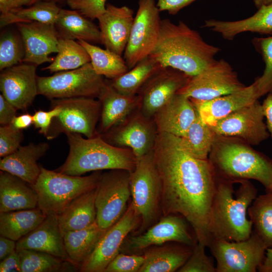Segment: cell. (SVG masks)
Masks as SVG:
<instances>
[{
	"mask_svg": "<svg viewBox=\"0 0 272 272\" xmlns=\"http://www.w3.org/2000/svg\"><path fill=\"white\" fill-rule=\"evenodd\" d=\"M23 249L46 252L69 261L57 216L47 215L39 226L17 241L16 250Z\"/></svg>",
	"mask_w": 272,
	"mask_h": 272,
	"instance_id": "cb8c5ba5",
	"label": "cell"
},
{
	"mask_svg": "<svg viewBox=\"0 0 272 272\" xmlns=\"http://www.w3.org/2000/svg\"><path fill=\"white\" fill-rule=\"evenodd\" d=\"M208 247L217 261L216 272H255L264 259L267 248L253 230L244 240L213 239Z\"/></svg>",
	"mask_w": 272,
	"mask_h": 272,
	"instance_id": "7c38bea8",
	"label": "cell"
},
{
	"mask_svg": "<svg viewBox=\"0 0 272 272\" xmlns=\"http://www.w3.org/2000/svg\"><path fill=\"white\" fill-rule=\"evenodd\" d=\"M247 213L252 223L253 231L266 248L272 247V192L256 196Z\"/></svg>",
	"mask_w": 272,
	"mask_h": 272,
	"instance_id": "ab89813d",
	"label": "cell"
},
{
	"mask_svg": "<svg viewBox=\"0 0 272 272\" xmlns=\"http://www.w3.org/2000/svg\"><path fill=\"white\" fill-rule=\"evenodd\" d=\"M162 66L149 55L120 77L108 80L117 92L126 95H136L148 79Z\"/></svg>",
	"mask_w": 272,
	"mask_h": 272,
	"instance_id": "e575fe53",
	"label": "cell"
},
{
	"mask_svg": "<svg viewBox=\"0 0 272 272\" xmlns=\"http://www.w3.org/2000/svg\"><path fill=\"white\" fill-rule=\"evenodd\" d=\"M215 137L210 126L197 112L196 118L185 134L179 138L183 147L189 154L197 159L207 160Z\"/></svg>",
	"mask_w": 272,
	"mask_h": 272,
	"instance_id": "8d00e7d4",
	"label": "cell"
},
{
	"mask_svg": "<svg viewBox=\"0 0 272 272\" xmlns=\"http://www.w3.org/2000/svg\"><path fill=\"white\" fill-rule=\"evenodd\" d=\"M96 188L76 198L57 215L62 235L84 229L96 222Z\"/></svg>",
	"mask_w": 272,
	"mask_h": 272,
	"instance_id": "f546056e",
	"label": "cell"
},
{
	"mask_svg": "<svg viewBox=\"0 0 272 272\" xmlns=\"http://www.w3.org/2000/svg\"><path fill=\"white\" fill-rule=\"evenodd\" d=\"M140 223L141 218L130 201L122 217L107 229L79 271L104 272L109 263L120 253L125 238L138 228Z\"/></svg>",
	"mask_w": 272,
	"mask_h": 272,
	"instance_id": "e0dca14e",
	"label": "cell"
},
{
	"mask_svg": "<svg viewBox=\"0 0 272 272\" xmlns=\"http://www.w3.org/2000/svg\"><path fill=\"white\" fill-rule=\"evenodd\" d=\"M57 50L53 61L42 70L57 73L77 69L91 62L90 56L86 49L74 40L59 38Z\"/></svg>",
	"mask_w": 272,
	"mask_h": 272,
	"instance_id": "74e56055",
	"label": "cell"
},
{
	"mask_svg": "<svg viewBox=\"0 0 272 272\" xmlns=\"http://www.w3.org/2000/svg\"><path fill=\"white\" fill-rule=\"evenodd\" d=\"M21 259V272H58L79 270L69 261L32 249L17 250Z\"/></svg>",
	"mask_w": 272,
	"mask_h": 272,
	"instance_id": "f35d334b",
	"label": "cell"
},
{
	"mask_svg": "<svg viewBox=\"0 0 272 272\" xmlns=\"http://www.w3.org/2000/svg\"><path fill=\"white\" fill-rule=\"evenodd\" d=\"M158 132L153 118L145 115L139 107L100 135L110 145L131 149L138 159L153 150Z\"/></svg>",
	"mask_w": 272,
	"mask_h": 272,
	"instance_id": "9a60e30c",
	"label": "cell"
},
{
	"mask_svg": "<svg viewBox=\"0 0 272 272\" xmlns=\"http://www.w3.org/2000/svg\"><path fill=\"white\" fill-rule=\"evenodd\" d=\"M24 135L23 130L10 124L0 127V157L3 158L16 152L21 146Z\"/></svg>",
	"mask_w": 272,
	"mask_h": 272,
	"instance_id": "ee69618b",
	"label": "cell"
},
{
	"mask_svg": "<svg viewBox=\"0 0 272 272\" xmlns=\"http://www.w3.org/2000/svg\"><path fill=\"white\" fill-rule=\"evenodd\" d=\"M220 49L206 42L184 22L162 20L158 40L150 56L163 67H170L189 77L196 75L216 59Z\"/></svg>",
	"mask_w": 272,
	"mask_h": 272,
	"instance_id": "7a4b0ae2",
	"label": "cell"
},
{
	"mask_svg": "<svg viewBox=\"0 0 272 272\" xmlns=\"http://www.w3.org/2000/svg\"><path fill=\"white\" fill-rule=\"evenodd\" d=\"M168 243L151 246L143 252L144 261L139 272L178 271L190 257L193 247L177 242Z\"/></svg>",
	"mask_w": 272,
	"mask_h": 272,
	"instance_id": "83f0119b",
	"label": "cell"
},
{
	"mask_svg": "<svg viewBox=\"0 0 272 272\" xmlns=\"http://www.w3.org/2000/svg\"><path fill=\"white\" fill-rule=\"evenodd\" d=\"M32 5V0H0V12L1 14H5L23 6Z\"/></svg>",
	"mask_w": 272,
	"mask_h": 272,
	"instance_id": "816d5d0a",
	"label": "cell"
},
{
	"mask_svg": "<svg viewBox=\"0 0 272 272\" xmlns=\"http://www.w3.org/2000/svg\"><path fill=\"white\" fill-rule=\"evenodd\" d=\"M65 0H32V3L33 4L39 1H52V2H54L58 3H62Z\"/></svg>",
	"mask_w": 272,
	"mask_h": 272,
	"instance_id": "680465c9",
	"label": "cell"
},
{
	"mask_svg": "<svg viewBox=\"0 0 272 272\" xmlns=\"http://www.w3.org/2000/svg\"><path fill=\"white\" fill-rule=\"evenodd\" d=\"M16 25L25 47L23 62L36 66L52 62L54 57L49 55L57 52L59 40L54 24L31 22L18 23Z\"/></svg>",
	"mask_w": 272,
	"mask_h": 272,
	"instance_id": "ffe728a7",
	"label": "cell"
},
{
	"mask_svg": "<svg viewBox=\"0 0 272 272\" xmlns=\"http://www.w3.org/2000/svg\"><path fill=\"white\" fill-rule=\"evenodd\" d=\"M170 242H179L192 247L198 242L192 228L180 215L162 216L144 232L128 236L121 246L120 253L143 254L151 246Z\"/></svg>",
	"mask_w": 272,
	"mask_h": 272,
	"instance_id": "8fae6325",
	"label": "cell"
},
{
	"mask_svg": "<svg viewBox=\"0 0 272 272\" xmlns=\"http://www.w3.org/2000/svg\"><path fill=\"white\" fill-rule=\"evenodd\" d=\"M252 43L265 64L262 75L253 82L259 98L272 93V35L266 37H254Z\"/></svg>",
	"mask_w": 272,
	"mask_h": 272,
	"instance_id": "b9f144b4",
	"label": "cell"
},
{
	"mask_svg": "<svg viewBox=\"0 0 272 272\" xmlns=\"http://www.w3.org/2000/svg\"><path fill=\"white\" fill-rule=\"evenodd\" d=\"M153 152L161 183L162 216H182L198 242L209 247L212 240L210 221L216 187L210 162L193 157L179 137L166 132H158Z\"/></svg>",
	"mask_w": 272,
	"mask_h": 272,
	"instance_id": "6da1fadb",
	"label": "cell"
},
{
	"mask_svg": "<svg viewBox=\"0 0 272 272\" xmlns=\"http://www.w3.org/2000/svg\"><path fill=\"white\" fill-rule=\"evenodd\" d=\"M54 26L59 38L101 43L99 28L76 10L61 9Z\"/></svg>",
	"mask_w": 272,
	"mask_h": 272,
	"instance_id": "1f68e13d",
	"label": "cell"
},
{
	"mask_svg": "<svg viewBox=\"0 0 272 272\" xmlns=\"http://www.w3.org/2000/svg\"><path fill=\"white\" fill-rule=\"evenodd\" d=\"M46 216L38 207L0 213V235L18 241L39 226Z\"/></svg>",
	"mask_w": 272,
	"mask_h": 272,
	"instance_id": "d6a6232c",
	"label": "cell"
},
{
	"mask_svg": "<svg viewBox=\"0 0 272 272\" xmlns=\"http://www.w3.org/2000/svg\"><path fill=\"white\" fill-rule=\"evenodd\" d=\"M245 86L230 64L221 58L215 59L199 73L190 77L177 93L191 99L207 101L230 94Z\"/></svg>",
	"mask_w": 272,
	"mask_h": 272,
	"instance_id": "5bb4252c",
	"label": "cell"
},
{
	"mask_svg": "<svg viewBox=\"0 0 272 272\" xmlns=\"http://www.w3.org/2000/svg\"><path fill=\"white\" fill-rule=\"evenodd\" d=\"M17 241L3 236L0 237V260L4 259L16 251Z\"/></svg>",
	"mask_w": 272,
	"mask_h": 272,
	"instance_id": "f5cc1de1",
	"label": "cell"
},
{
	"mask_svg": "<svg viewBox=\"0 0 272 272\" xmlns=\"http://www.w3.org/2000/svg\"><path fill=\"white\" fill-rule=\"evenodd\" d=\"M69 153L65 162L55 171L74 176L90 171L123 169L132 172L137 159L132 150L109 144L100 134L85 138L75 133L65 134Z\"/></svg>",
	"mask_w": 272,
	"mask_h": 272,
	"instance_id": "5b68a950",
	"label": "cell"
},
{
	"mask_svg": "<svg viewBox=\"0 0 272 272\" xmlns=\"http://www.w3.org/2000/svg\"><path fill=\"white\" fill-rule=\"evenodd\" d=\"M50 104L61 108L54 117L45 137L48 140L57 138L62 133H75L86 138L99 134L97 126L101 114V103L97 98L75 97L50 100Z\"/></svg>",
	"mask_w": 272,
	"mask_h": 272,
	"instance_id": "ba28073f",
	"label": "cell"
},
{
	"mask_svg": "<svg viewBox=\"0 0 272 272\" xmlns=\"http://www.w3.org/2000/svg\"><path fill=\"white\" fill-rule=\"evenodd\" d=\"M25 50L20 33L10 29L4 31L0 37V70L23 62Z\"/></svg>",
	"mask_w": 272,
	"mask_h": 272,
	"instance_id": "60d3db41",
	"label": "cell"
},
{
	"mask_svg": "<svg viewBox=\"0 0 272 272\" xmlns=\"http://www.w3.org/2000/svg\"><path fill=\"white\" fill-rule=\"evenodd\" d=\"M258 99L255 84L253 83L239 90L210 100L190 99L202 120L211 125Z\"/></svg>",
	"mask_w": 272,
	"mask_h": 272,
	"instance_id": "603a6c76",
	"label": "cell"
},
{
	"mask_svg": "<svg viewBox=\"0 0 272 272\" xmlns=\"http://www.w3.org/2000/svg\"><path fill=\"white\" fill-rule=\"evenodd\" d=\"M52 1H39L27 8H21L1 14L0 27L21 22H39L54 24L60 8Z\"/></svg>",
	"mask_w": 272,
	"mask_h": 272,
	"instance_id": "836d02e7",
	"label": "cell"
},
{
	"mask_svg": "<svg viewBox=\"0 0 272 272\" xmlns=\"http://www.w3.org/2000/svg\"><path fill=\"white\" fill-rule=\"evenodd\" d=\"M105 85L106 80L96 73L91 62L50 76H37L38 95L49 100L75 97L98 99Z\"/></svg>",
	"mask_w": 272,
	"mask_h": 272,
	"instance_id": "9c48e42d",
	"label": "cell"
},
{
	"mask_svg": "<svg viewBox=\"0 0 272 272\" xmlns=\"http://www.w3.org/2000/svg\"><path fill=\"white\" fill-rule=\"evenodd\" d=\"M37 66L21 62L1 71L2 94L17 110H26L38 95Z\"/></svg>",
	"mask_w": 272,
	"mask_h": 272,
	"instance_id": "d6986e66",
	"label": "cell"
},
{
	"mask_svg": "<svg viewBox=\"0 0 272 272\" xmlns=\"http://www.w3.org/2000/svg\"><path fill=\"white\" fill-rule=\"evenodd\" d=\"M197 112L189 98L177 93L155 113L153 118L158 132L181 138L196 118Z\"/></svg>",
	"mask_w": 272,
	"mask_h": 272,
	"instance_id": "7402d4cb",
	"label": "cell"
},
{
	"mask_svg": "<svg viewBox=\"0 0 272 272\" xmlns=\"http://www.w3.org/2000/svg\"><path fill=\"white\" fill-rule=\"evenodd\" d=\"M262 106L264 118L266 119V125L269 136L272 138V93L267 94L263 100Z\"/></svg>",
	"mask_w": 272,
	"mask_h": 272,
	"instance_id": "db71d44e",
	"label": "cell"
},
{
	"mask_svg": "<svg viewBox=\"0 0 272 272\" xmlns=\"http://www.w3.org/2000/svg\"><path fill=\"white\" fill-rule=\"evenodd\" d=\"M264 118L262 104L258 99L209 126L217 135L237 138L256 146L269 136Z\"/></svg>",
	"mask_w": 272,
	"mask_h": 272,
	"instance_id": "2e32d148",
	"label": "cell"
},
{
	"mask_svg": "<svg viewBox=\"0 0 272 272\" xmlns=\"http://www.w3.org/2000/svg\"><path fill=\"white\" fill-rule=\"evenodd\" d=\"M196 0H158L157 6L160 12L167 11L170 15H175L181 9Z\"/></svg>",
	"mask_w": 272,
	"mask_h": 272,
	"instance_id": "c3c4849f",
	"label": "cell"
},
{
	"mask_svg": "<svg viewBox=\"0 0 272 272\" xmlns=\"http://www.w3.org/2000/svg\"><path fill=\"white\" fill-rule=\"evenodd\" d=\"M144 261L143 254L119 253L109 263L104 272H139Z\"/></svg>",
	"mask_w": 272,
	"mask_h": 272,
	"instance_id": "f6af8a7d",
	"label": "cell"
},
{
	"mask_svg": "<svg viewBox=\"0 0 272 272\" xmlns=\"http://www.w3.org/2000/svg\"><path fill=\"white\" fill-rule=\"evenodd\" d=\"M87 51L96 73L108 80L116 79L129 69L122 56L82 40L77 41Z\"/></svg>",
	"mask_w": 272,
	"mask_h": 272,
	"instance_id": "d590c367",
	"label": "cell"
},
{
	"mask_svg": "<svg viewBox=\"0 0 272 272\" xmlns=\"http://www.w3.org/2000/svg\"><path fill=\"white\" fill-rule=\"evenodd\" d=\"M101 103V114L97 126L99 134L107 132L122 121L128 115L140 107L139 98L136 95H126L115 90L106 80V85L98 98Z\"/></svg>",
	"mask_w": 272,
	"mask_h": 272,
	"instance_id": "d4e9b609",
	"label": "cell"
},
{
	"mask_svg": "<svg viewBox=\"0 0 272 272\" xmlns=\"http://www.w3.org/2000/svg\"><path fill=\"white\" fill-rule=\"evenodd\" d=\"M37 207V193L29 184L15 175L1 171L0 213Z\"/></svg>",
	"mask_w": 272,
	"mask_h": 272,
	"instance_id": "f1b7e54d",
	"label": "cell"
},
{
	"mask_svg": "<svg viewBox=\"0 0 272 272\" xmlns=\"http://www.w3.org/2000/svg\"><path fill=\"white\" fill-rule=\"evenodd\" d=\"M138 5L123 53V58L129 70L153 50L158 40L162 21L155 0H139Z\"/></svg>",
	"mask_w": 272,
	"mask_h": 272,
	"instance_id": "4fadbf2b",
	"label": "cell"
},
{
	"mask_svg": "<svg viewBox=\"0 0 272 272\" xmlns=\"http://www.w3.org/2000/svg\"><path fill=\"white\" fill-rule=\"evenodd\" d=\"M239 183L235 191L233 182L216 176L210 221L212 239L240 241L251 234L252 223L247 219V212L257 196V190L249 180Z\"/></svg>",
	"mask_w": 272,
	"mask_h": 272,
	"instance_id": "3957f363",
	"label": "cell"
},
{
	"mask_svg": "<svg viewBox=\"0 0 272 272\" xmlns=\"http://www.w3.org/2000/svg\"><path fill=\"white\" fill-rule=\"evenodd\" d=\"M131 202L141 223L132 235L141 234L162 217L161 208V183L155 165L153 150L137 159L130 172Z\"/></svg>",
	"mask_w": 272,
	"mask_h": 272,
	"instance_id": "52a82bcc",
	"label": "cell"
},
{
	"mask_svg": "<svg viewBox=\"0 0 272 272\" xmlns=\"http://www.w3.org/2000/svg\"><path fill=\"white\" fill-rule=\"evenodd\" d=\"M130 172L123 169H112L102 173L95 197L96 222L107 230L123 215L130 196Z\"/></svg>",
	"mask_w": 272,
	"mask_h": 272,
	"instance_id": "30bf717a",
	"label": "cell"
},
{
	"mask_svg": "<svg viewBox=\"0 0 272 272\" xmlns=\"http://www.w3.org/2000/svg\"><path fill=\"white\" fill-rule=\"evenodd\" d=\"M107 230L96 222L84 229L64 233L63 244L69 261L80 269Z\"/></svg>",
	"mask_w": 272,
	"mask_h": 272,
	"instance_id": "4dcf8cb0",
	"label": "cell"
},
{
	"mask_svg": "<svg viewBox=\"0 0 272 272\" xmlns=\"http://www.w3.org/2000/svg\"><path fill=\"white\" fill-rule=\"evenodd\" d=\"M208 159L217 177L234 183L254 179L272 192V159L243 141L216 135Z\"/></svg>",
	"mask_w": 272,
	"mask_h": 272,
	"instance_id": "277c9868",
	"label": "cell"
},
{
	"mask_svg": "<svg viewBox=\"0 0 272 272\" xmlns=\"http://www.w3.org/2000/svg\"><path fill=\"white\" fill-rule=\"evenodd\" d=\"M72 10H76L92 20L96 19L106 11V0H65Z\"/></svg>",
	"mask_w": 272,
	"mask_h": 272,
	"instance_id": "bcb514c9",
	"label": "cell"
},
{
	"mask_svg": "<svg viewBox=\"0 0 272 272\" xmlns=\"http://www.w3.org/2000/svg\"><path fill=\"white\" fill-rule=\"evenodd\" d=\"M133 11L127 6L106 5V11L97 18L101 43L106 49L123 54L134 20Z\"/></svg>",
	"mask_w": 272,
	"mask_h": 272,
	"instance_id": "44dd1931",
	"label": "cell"
},
{
	"mask_svg": "<svg viewBox=\"0 0 272 272\" xmlns=\"http://www.w3.org/2000/svg\"><path fill=\"white\" fill-rule=\"evenodd\" d=\"M254 6L257 9L264 5L272 3V0H253Z\"/></svg>",
	"mask_w": 272,
	"mask_h": 272,
	"instance_id": "6f0895ef",
	"label": "cell"
},
{
	"mask_svg": "<svg viewBox=\"0 0 272 272\" xmlns=\"http://www.w3.org/2000/svg\"><path fill=\"white\" fill-rule=\"evenodd\" d=\"M257 270L260 272H272V247L266 249L264 259Z\"/></svg>",
	"mask_w": 272,
	"mask_h": 272,
	"instance_id": "9f6ffc18",
	"label": "cell"
},
{
	"mask_svg": "<svg viewBox=\"0 0 272 272\" xmlns=\"http://www.w3.org/2000/svg\"><path fill=\"white\" fill-rule=\"evenodd\" d=\"M102 172L74 176L41 166V173L31 186L38 196V207L46 215H58L74 199L95 189Z\"/></svg>",
	"mask_w": 272,
	"mask_h": 272,
	"instance_id": "8992f818",
	"label": "cell"
},
{
	"mask_svg": "<svg viewBox=\"0 0 272 272\" xmlns=\"http://www.w3.org/2000/svg\"><path fill=\"white\" fill-rule=\"evenodd\" d=\"M190 77L170 67H160L148 79L137 94L142 112L153 118L155 113L186 85Z\"/></svg>",
	"mask_w": 272,
	"mask_h": 272,
	"instance_id": "ac0fdd59",
	"label": "cell"
},
{
	"mask_svg": "<svg viewBox=\"0 0 272 272\" xmlns=\"http://www.w3.org/2000/svg\"><path fill=\"white\" fill-rule=\"evenodd\" d=\"M17 109L2 94L0 95V124L1 126L11 123L16 116Z\"/></svg>",
	"mask_w": 272,
	"mask_h": 272,
	"instance_id": "681fc988",
	"label": "cell"
},
{
	"mask_svg": "<svg viewBox=\"0 0 272 272\" xmlns=\"http://www.w3.org/2000/svg\"><path fill=\"white\" fill-rule=\"evenodd\" d=\"M10 124L18 130L28 128L33 124V115L24 113L14 117Z\"/></svg>",
	"mask_w": 272,
	"mask_h": 272,
	"instance_id": "11a10c76",
	"label": "cell"
},
{
	"mask_svg": "<svg viewBox=\"0 0 272 272\" xmlns=\"http://www.w3.org/2000/svg\"><path fill=\"white\" fill-rule=\"evenodd\" d=\"M1 272H21V259L17 251L1 261Z\"/></svg>",
	"mask_w": 272,
	"mask_h": 272,
	"instance_id": "f907efd6",
	"label": "cell"
},
{
	"mask_svg": "<svg viewBox=\"0 0 272 272\" xmlns=\"http://www.w3.org/2000/svg\"><path fill=\"white\" fill-rule=\"evenodd\" d=\"M207 246L197 242L193 247L192 252L185 264L178 272H216V267L212 259L206 253Z\"/></svg>",
	"mask_w": 272,
	"mask_h": 272,
	"instance_id": "7bdbcfd3",
	"label": "cell"
},
{
	"mask_svg": "<svg viewBox=\"0 0 272 272\" xmlns=\"http://www.w3.org/2000/svg\"><path fill=\"white\" fill-rule=\"evenodd\" d=\"M49 149V145L45 142L30 143L21 146L14 153L1 159L0 169L20 178L30 185L34 184L41 173V166L37 161Z\"/></svg>",
	"mask_w": 272,
	"mask_h": 272,
	"instance_id": "484cf974",
	"label": "cell"
},
{
	"mask_svg": "<svg viewBox=\"0 0 272 272\" xmlns=\"http://www.w3.org/2000/svg\"><path fill=\"white\" fill-rule=\"evenodd\" d=\"M50 108L49 111H36L33 115L34 126L39 129V133L44 137L47 133L53 119L61 112V108L58 106L50 105Z\"/></svg>",
	"mask_w": 272,
	"mask_h": 272,
	"instance_id": "7dc6e473",
	"label": "cell"
},
{
	"mask_svg": "<svg viewBox=\"0 0 272 272\" xmlns=\"http://www.w3.org/2000/svg\"><path fill=\"white\" fill-rule=\"evenodd\" d=\"M251 16L237 21L206 20L202 27L220 34L226 40H231L240 33L250 32L272 35V3L257 9Z\"/></svg>",
	"mask_w": 272,
	"mask_h": 272,
	"instance_id": "4316f807",
	"label": "cell"
}]
</instances>
